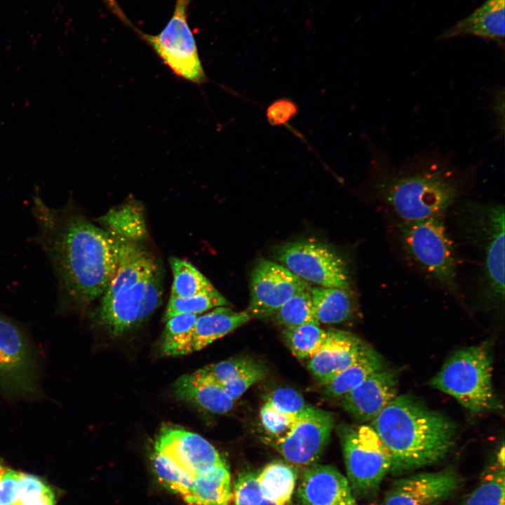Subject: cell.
I'll return each instance as SVG.
<instances>
[{
  "mask_svg": "<svg viewBox=\"0 0 505 505\" xmlns=\"http://www.w3.org/2000/svg\"><path fill=\"white\" fill-rule=\"evenodd\" d=\"M36 241L50 261L60 311L86 305L105 292L119 261V241L66 205L52 208L33 198Z\"/></svg>",
  "mask_w": 505,
  "mask_h": 505,
  "instance_id": "obj_1",
  "label": "cell"
},
{
  "mask_svg": "<svg viewBox=\"0 0 505 505\" xmlns=\"http://www.w3.org/2000/svg\"><path fill=\"white\" fill-rule=\"evenodd\" d=\"M372 188L398 220L445 216L465 192L473 168H459L438 152L421 154L396 166L381 153L371 161Z\"/></svg>",
  "mask_w": 505,
  "mask_h": 505,
  "instance_id": "obj_2",
  "label": "cell"
},
{
  "mask_svg": "<svg viewBox=\"0 0 505 505\" xmlns=\"http://www.w3.org/2000/svg\"><path fill=\"white\" fill-rule=\"evenodd\" d=\"M152 462L163 487L187 503L229 505V466L201 436L180 426H163L156 440Z\"/></svg>",
  "mask_w": 505,
  "mask_h": 505,
  "instance_id": "obj_3",
  "label": "cell"
},
{
  "mask_svg": "<svg viewBox=\"0 0 505 505\" xmlns=\"http://www.w3.org/2000/svg\"><path fill=\"white\" fill-rule=\"evenodd\" d=\"M370 425L389 451L396 475L438 462L454 447L457 426L411 395L398 396Z\"/></svg>",
  "mask_w": 505,
  "mask_h": 505,
  "instance_id": "obj_4",
  "label": "cell"
},
{
  "mask_svg": "<svg viewBox=\"0 0 505 505\" xmlns=\"http://www.w3.org/2000/svg\"><path fill=\"white\" fill-rule=\"evenodd\" d=\"M453 220L459 235L481 256L477 304L487 311L504 305V207L473 200L454 203Z\"/></svg>",
  "mask_w": 505,
  "mask_h": 505,
  "instance_id": "obj_5",
  "label": "cell"
},
{
  "mask_svg": "<svg viewBox=\"0 0 505 505\" xmlns=\"http://www.w3.org/2000/svg\"><path fill=\"white\" fill-rule=\"evenodd\" d=\"M445 219V216H436L398 220L396 236L405 257L422 274L462 301L455 248Z\"/></svg>",
  "mask_w": 505,
  "mask_h": 505,
  "instance_id": "obj_6",
  "label": "cell"
},
{
  "mask_svg": "<svg viewBox=\"0 0 505 505\" xmlns=\"http://www.w3.org/2000/svg\"><path fill=\"white\" fill-rule=\"evenodd\" d=\"M429 384L452 396L473 413L499 408L492 384V358L484 344L457 350Z\"/></svg>",
  "mask_w": 505,
  "mask_h": 505,
  "instance_id": "obj_7",
  "label": "cell"
},
{
  "mask_svg": "<svg viewBox=\"0 0 505 505\" xmlns=\"http://www.w3.org/2000/svg\"><path fill=\"white\" fill-rule=\"evenodd\" d=\"M347 480L355 497H371L390 471L389 450L370 424L338 426Z\"/></svg>",
  "mask_w": 505,
  "mask_h": 505,
  "instance_id": "obj_8",
  "label": "cell"
},
{
  "mask_svg": "<svg viewBox=\"0 0 505 505\" xmlns=\"http://www.w3.org/2000/svg\"><path fill=\"white\" fill-rule=\"evenodd\" d=\"M274 257L307 282L321 287L353 289L346 262L323 243L309 240L285 243L275 248Z\"/></svg>",
  "mask_w": 505,
  "mask_h": 505,
  "instance_id": "obj_9",
  "label": "cell"
},
{
  "mask_svg": "<svg viewBox=\"0 0 505 505\" xmlns=\"http://www.w3.org/2000/svg\"><path fill=\"white\" fill-rule=\"evenodd\" d=\"M187 0H176L173 15L157 34L142 33L162 62L177 77L196 85L208 81L187 18Z\"/></svg>",
  "mask_w": 505,
  "mask_h": 505,
  "instance_id": "obj_10",
  "label": "cell"
},
{
  "mask_svg": "<svg viewBox=\"0 0 505 505\" xmlns=\"http://www.w3.org/2000/svg\"><path fill=\"white\" fill-rule=\"evenodd\" d=\"M36 367L22 329L0 314V391L20 398L36 396L39 392Z\"/></svg>",
  "mask_w": 505,
  "mask_h": 505,
  "instance_id": "obj_11",
  "label": "cell"
},
{
  "mask_svg": "<svg viewBox=\"0 0 505 505\" xmlns=\"http://www.w3.org/2000/svg\"><path fill=\"white\" fill-rule=\"evenodd\" d=\"M334 425L332 412L309 405L288 436L279 440L264 436L262 441L280 453L288 463L304 468L316 464L320 459Z\"/></svg>",
  "mask_w": 505,
  "mask_h": 505,
  "instance_id": "obj_12",
  "label": "cell"
},
{
  "mask_svg": "<svg viewBox=\"0 0 505 505\" xmlns=\"http://www.w3.org/2000/svg\"><path fill=\"white\" fill-rule=\"evenodd\" d=\"M162 295L159 271L100 304L99 319L112 335H121L149 316L161 304Z\"/></svg>",
  "mask_w": 505,
  "mask_h": 505,
  "instance_id": "obj_13",
  "label": "cell"
},
{
  "mask_svg": "<svg viewBox=\"0 0 505 505\" xmlns=\"http://www.w3.org/2000/svg\"><path fill=\"white\" fill-rule=\"evenodd\" d=\"M310 288L308 282L281 264L260 260L250 276V299L247 313L250 318L271 317L297 292Z\"/></svg>",
  "mask_w": 505,
  "mask_h": 505,
  "instance_id": "obj_14",
  "label": "cell"
},
{
  "mask_svg": "<svg viewBox=\"0 0 505 505\" xmlns=\"http://www.w3.org/2000/svg\"><path fill=\"white\" fill-rule=\"evenodd\" d=\"M462 478L452 468L420 473L394 482L383 505H436L453 494Z\"/></svg>",
  "mask_w": 505,
  "mask_h": 505,
  "instance_id": "obj_15",
  "label": "cell"
},
{
  "mask_svg": "<svg viewBox=\"0 0 505 505\" xmlns=\"http://www.w3.org/2000/svg\"><path fill=\"white\" fill-rule=\"evenodd\" d=\"M295 505H357L347 478L331 465L302 468Z\"/></svg>",
  "mask_w": 505,
  "mask_h": 505,
  "instance_id": "obj_16",
  "label": "cell"
},
{
  "mask_svg": "<svg viewBox=\"0 0 505 505\" xmlns=\"http://www.w3.org/2000/svg\"><path fill=\"white\" fill-rule=\"evenodd\" d=\"M398 396L396 375L384 368L341 397L340 405L354 418L372 421Z\"/></svg>",
  "mask_w": 505,
  "mask_h": 505,
  "instance_id": "obj_17",
  "label": "cell"
},
{
  "mask_svg": "<svg viewBox=\"0 0 505 505\" xmlns=\"http://www.w3.org/2000/svg\"><path fill=\"white\" fill-rule=\"evenodd\" d=\"M326 333L323 345L307 363L308 370L321 384L351 365L368 346L345 330L331 328Z\"/></svg>",
  "mask_w": 505,
  "mask_h": 505,
  "instance_id": "obj_18",
  "label": "cell"
},
{
  "mask_svg": "<svg viewBox=\"0 0 505 505\" xmlns=\"http://www.w3.org/2000/svg\"><path fill=\"white\" fill-rule=\"evenodd\" d=\"M116 239L119 243L118 264L101 297L100 304L107 302L120 291L159 271L156 259L140 242Z\"/></svg>",
  "mask_w": 505,
  "mask_h": 505,
  "instance_id": "obj_19",
  "label": "cell"
},
{
  "mask_svg": "<svg viewBox=\"0 0 505 505\" xmlns=\"http://www.w3.org/2000/svg\"><path fill=\"white\" fill-rule=\"evenodd\" d=\"M505 0H487L467 17L445 30L438 39L476 36L504 46Z\"/></svg>",
  "mask_w": 505,
  "mask_h": 505,
  "instance_id": "obj_20",
  "label": "cell"
},
{
  "mask_svg": "<svg viewBox=\"0 0 505 505\" xmlns=\"http://www.w3.org/2000/svg\"><path fill=\"white\" fill-rule=\"evenodd\" d=\"M173 393L180 400L215 414L229 412L236 401L222 385L194 372L180 377L173 384Z\"/></svg>",
  "mask_w": 505,
  "mask_h": 505,
  "instance_id": "obj_21",
  "label": "cell"
},
{
  "mask_svg": "<svg viewBox=\"0 0 505 505\" xmlns=\"http://www.w3.org/2000/svg\"><path fill=\"white\" fill-rule=\"evenodd\" d=\"M247 311H236L227 306L214 308L198 316L195 322L191 351H198L244 325L250 319Z\"/></svg>",
  "mask_w": 505,
  "mask_h": 505,
  "instance_id": "obj_22",
  "label": "cell"
},
{
  "mask_svg": "<svg viewBox=\"0 0 505 505\" xmlns=\"http://www.w3.org/2000/svg\"><path fill=\"white\" fill-rule=\"evenodd\" d=\"M314 314L320 324H337L352 319L358 305L353 289L311 287Z\"/></svg>",
  "mask_w": 505,
  "mask_h": 505,
  "instance_id": "obj_23",
  "label": "cell"
},
{
  "mask_svg": "<svg viewBox=\"0 0 505 505\" xmlns=\"http://www.w3.org/2000/svg\"><path fill=\"white\" fill-rule=\"evenodd\" d=\"M383 368L384 362L382 356L368 345L351 365L322 384L323 393L330 398H341L370 375Z\"/></svg>",
  "mask_w": 505,
  "mask_h": 505,
  "instance_id": "obj_24",
  "label": "cell"
},
{
  "mask_svg": "<svg viewBox=\"0 0 505 505\" xmlns=\"http://www.w3.org/2000/svg\"><path fill=\"white\" fill-rule=\"evenodd\" d=\"M142 208L140 202L130 201L110 210L98 221L116 238L140 242L147 236Z\"/></svg>",
  "mask_w": 505,
  "mask_h": 505,
  "instance_id": "obj_25",
  "label": "cell"
},
{
  "mask_svg": "<svg viewBox=\"0 0 505 505\" xmlns=\"http://www.w3.org/2000/svg\"><path fill=\"white\" fill-rule=\"evenodd\" d=\"M298 477V468L283 461H273L257 472L264 495L281 505H290Z\"/></svg>",
  "mask_w": 505,
  "mask_h": 505,
  "instance_id": "obj_26",
  "label": "cell"
},
{
  "mask_svg": "<svg viewBox=\"0 0 505 505\" xmlns=\"http://www.w3.org/2000/svg\"><path fill=\"white\" fill-rule=\"evenodd\" d=\"M169 262L173 276L171 297H187L215 289L210 281L190 262L176 257H171Z\"/></svg>",
  "mask_w": 505,
  "mask_h": 505,
  "instance_id": "obj_27",
  "label": "cell"
},
{
  "mask_svg": "<svg viewBox=\"0 0 505 505\" xmlns=\"http://www.w3.org/2000/svg\"><path fill=\"white\" fill-rule=\"evenodd\" d=\"M198 315L180 314L167 320L161 343V353L167 356L191 354L194 326Z\"/></svg>",
  "mask_w": 505,
  "mask_h": 505,
  "instance_id": "obj_28",
  "label": "cell"
},
{
  "mask_svg": "<svg viewBox=\"0 0 505 505\" xmlns=\"http://www.w3.org/2000/svg\"><path fill=\"white\" fill-rule=\"evenodd\" d=\"M504 458L497 454L496 463L485 471L462 505H504Z\"/></svg>",
  "mask_w": 505,
  "mask_h": 505,
  "instance_id": "obj_29",
  "label": "cell"
},
{
  "mask_svg": "<svg viewBox=\"0 0 505 505\" xmlns=\"http://www.w3.org/2000/svg\"><path fill=\"white\" fill-rule=\"evenodd\" d=\"M317 323H307L285 328L283 332L285 342L292 354L299 359H309L321 347L326 330Z\"/></svg>",
  "mask_w": 505,
  "mask_h": 505,
  "instance_id": "obj_30",
  "label": "cell"
},
{
  "mask_svg": "<svg viewBox=\"0 0 505 505\" xmlns=\"http://www.w3.org/2000/svg\"><path fill=\"white\" fill-rule=\"evenodd\" d=\"M310 288L297 292L283 304L271 316L274 321L284 328L307 323H318L314 314Z\"/></svg>",
  "mask_w": 505,
  "mask_h": 505,
  "instance_id": "obj_31",
  "label": "cell"
},
{
  "mask_svg": "<svg viewBox=\"0 0 505 505\" xmlns=\"http://www.w3.org/2000/svg\"><path fill=\"white\" fill-rule=\"evenodd\" d=\"M229 304L226 298L216 289L187 297L170 296L163 319L166 321L180 314L198 315L210 309Z\"/></svg>",
  "mask_w": 505,
  "mask_h": 505,
  "instance_id": "obj_32",
  "label": "cell"
},
{
  "mask_svg": "<svg viewBox=\"0 0 505 505\" xmlns=\"http://www.w3.org/2000/svg\"><path fill=\"white\" fill-rule=\"evenodd\" d=\"M233 494V505H281L264 495L257 473L253 471H244L238 476Z\"/></svg>",
  "mask_w": 505,
  "mask_h": 505,
  "instance_id": "obj_33",
  "label": "cell"
},
{
  "mask_svg": "<svg viewBox=\"0 0 505 505\" xmlns=\"http://www.w3.org/2000/svg\"><path fill=\"white\" fill-rule=\"evenodd\" d=\"M255 361V360L247 356H236L207 365L194 372L201 377L222 385L234 379Z\"/></svg>",
  "mask_w": 505,
  "mask_h": 505,
  "instance_id": "obj_34",
  "label": "cell"
},
{
  "mask_svg": "<svg viewBox=\"0 0 505 505\" xmlns=\"http://www.w3.org/2000/svg\"><path fill=\"white\" fill-rule=\"evenodd\" d=\"M302 413L299 416L285 414L265 402L260 410V419L268 434L267 437L279 440L285 438L293 431Z\"/></svg>",
  "mask_w": 505,
  "mask_h": 505,
  "instance_id": "obj_35",
  "label": "cell"
},
{
  "mask_svg": "<svg viewBox=\"0 0 505 505\" xmlns=\"http://www.w3.org/2000/svg\"><path fill=\"white\" fill-rule=\"evenodd\" d=\"M15 505H55L54 493L38 477L20 472L19 497Z\"/></svg>",
  "mask_w": 505,
  "mask_h": 505,
  "instance_id": "obj_36",
  "label": "cell"
},
{
  "mask_svg": "<svg viewBox=\"0 0 505 505\" xmlns=\"http://www.w3.org/2000/svg\"><path fill=\"white\" fill-rule=\"evenodd\" d=\"M267 374L265 365L255 361L232 380L222 384L227 393L238 399L251 386L263 379Z\"/></svg>",
  "mask_w": 505,
  "mask_h": 505,
  "instance_id": "obj_37",
  "label": "cell"
},
{
  "mask_svg": "<svg viewBox=\"0 0 505 505\" xmlns=\"http://www.w3.org/2000/svg\"><path fill=\"white\" fill-rule=\"evenodd\" d=\"M266 402L285 414L299 416L308 407L302 396L290 387H281L274 390Z\"/></svg>",
  "mask_w": 505,
  "mask_h": 505,
  "instance_id": "obj_38",
  "label": "cell"
},
{
  "mask_svg": "<svg viewBox=\"0 0 505 505\" xmlns=\"http://www.w3.org/2000/svg\"><path fill=\"white\" fill-rule=\"evenodd\" d=\"M20 472L3 469L0 472V505H15L19 497Z\"/></svg>",
  "mask_w": 505,
  "mask_h": 505,
  "instance_id": "obj_39",
  "label": "cell"
},
{
  "mask_svg": "<svg viewBox=\"0 0 505 505\" xmlns=\"http://www.w3.org/2000/svg\"><path fill=\"white\" fill-rule=\"evenodd\" d=\"M296 104L288 98L275 100L267 109V117L272 126H278L287 123L297 114Z\"/></svg>",
  "mask_w": 505,
  "mask_h": 505,
  "instance_id": "obj_40",
  "label": "cell"
},
{
  "mask_svg": "<svg viewBox=\"0 0 505 505\" xmlns=\"http://www.w3.org/2000/svg\"><path fill=\"white\" fill-rule=\"evenodd\" d=\"M504 90L499 89V90H497L496 95L494 96V102L492 106L494 107V112L495 113L497 118V123L499 125V128L500 124L504 128V123H501V121H500V119H501V120L504 121V110H501V108H504Z\"/></svg>",
  "mask_w": 505,
  "mask_h": 505,
  "instance_id": "obj_41",
  "label": "cell"
},
{
  "mask_svg": "<svg viewBox=\"0 0 505 505\" xmlns=\"http://www.w3.org/2000/svg\"><path fill=\"white\" fill-rule=\"evenodd\" d=\"M3 469H4V468L1 466V464H0V472H1Z\"/></svg>",
  "mask_w": 505,
  "mask_h": 505,
  "instance_id": "obj_42",
  "label": "cell"
}]
</instances>
